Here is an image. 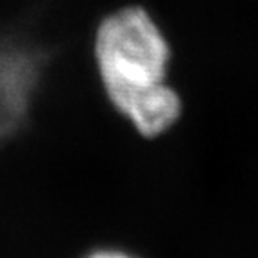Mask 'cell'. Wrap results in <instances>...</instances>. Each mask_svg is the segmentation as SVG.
I'll use <instances>...</instances> for the list:
<instances>
[{
	"instance_id": "obj_1",
	"label": "cell",
	"mask_w": 258,
	"mask_h": 258,
	"mask_svg": "<svg viewBox=\"0 0 258 258\" xmlns=\"http://www.w3.org/2000/svg\"><path fill=\"white\" fill-rule=\"evenodd\" d=\"M93 59L109 104L138 135L161 137L181 118V97L167 83L169 40L144 8L125 6L102 18Z\"/></svg>"
},
{
	"instance_id": "obj_2",
	"label": "cell",
	"mask_w": 258,
	"mask_h": 258,
	"mask_svg": "<svg viewBox=\"0 0 258 258\" xmlns=\"http://www.w3.org/2000/svg\"><path fill=\"white\" fill-rule=\"evenodd\" d=\"M40 77V57L25 47L0 41V142L20 127Z\"/></svg>"
},
{
	"instance_id": "obj_3",
	"label": "cell",
	"mask_w": 258,
	"mask_h": 258,
	"mask_svg": "<svg viewBox=\"0 0 258 258\" xmlns=\"http://www.w3.org/2000/svg\"><path fill=\"white\" fill-rule=\"evenodd\" d=\"M86 258H137V256L120 249H97L93 253H90Z\"/></svg>"
}]
</instances>
